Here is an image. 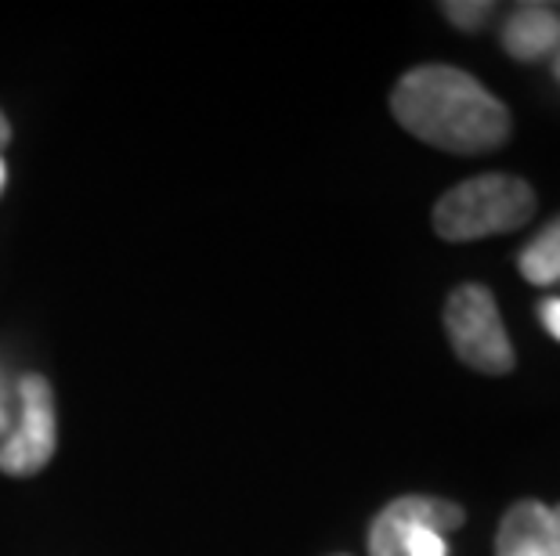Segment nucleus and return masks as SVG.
<instances>
[{"instance_id":"nucleus-1","label":"nucleus","mask_w":560,"mask_h":556,"mask_svg":"<svg viewBox=\"0 0 560 556\" xmlns=\"http://www.w3.org/2000/svg\"><path fill=\"white\" fill-rule=\"evenodd\" d=\"M390 116L412 138L452 156H481L510 141L514 116L478 76L456 66H416L390 91Z\"/></svg>"},{"instance_id":"nucleus-11","label":"nucleus","mask_w":560,"mask_h":556,"mask_svg":"<svg viewBox=\"0 0 560 556\" xmlns=\"http://www.w3.org/2000/svg\"><path fill=\"white\" fill-rule=\"evenodd\" d=\"M539 318H542L546 333L560 340V300H542V307H539Z\"/></svg>"},{"instance_id":"nucleus-5","label":"nucleus","mask_w":560,"mask_h":556,"mask_svg":"<svg viewBox=\"0 0 560 556\" xmlns=\"http://www.w3.org/2000/svg\"><path fill=\"white\" fill-rule=\"evenodd\" d=\"M467 510L438 495H401L387 502L369 524V556H405V542L416 528H434L438 535L463 528Z\"/></svg>"},{"instance_id":"nucleus-6","label":"nucleus","mask_w":560,"mask_h":556,"mask_svg":"<svg viewBox=\"0 0 560 556\" xmlns=\"http://www.w3.org/2000/svg\"><path fill=\"white\" fill-rule=\"evenodd\" d=\"M495 556H560V506L521 499L503 513Z\"/></svg>"},{"instance_id":"nucleus-3","label":"nucleus","mask_w":560,"mask_h":556,"mask_svg":"<svg viewBox=\"0 0 560 556\" xmlns=\"http://www.w3.org/2000/svg\"><path fill=\"white\" fill-rule=\"evenodd\" d=\"M445 333L456 358L474 372L506 376L514 372L517 351L510 343L492 289L481 282H463L445 300Z\"/></svg>"},{"instance_id":"nucleus-4","label":"nucleus","mask_w":560,"mask_h":556,"mask_svg":"<svg viewBox=\"0 0 560 556\" xmlns=\"http://www.w3.org/2000/svg\"><path fill=\"white\" fill-rule=\"evenodd\" d=\"M19 419L15 430L0 445V473L8 477H37L55 459L58 448V416H55V390L47 376L26 372L19 380Z\"/></svg>"},{"instance_id":"nucleus-7","label":"nucleus","mask_w":560,"mask_h":556,"mask_svg":"<svg viewBox=\"0 0 560 556\" xmlns=\"http://www.w3.org/2000/svg\"><path fill=\"white\" fill-rule=\"evenodd\" d=\"M557 40H560V19L542 4L517 8L503 29V47L517 58V62L542 58Z\"/></svg>"},{"instance_id":"nucleus-8","label":"nucleus","mask_w":560,"mask_h":556,"mask_svg":"<svg viewBox=\"0 0 560 556\" xmlns=\"http://www.w3.org/2000/svg\"><path fill=\"white\" fill-rule=\"evenodd\" d=\"M517 268L532 286H553V282H560V217L546 224V228L524 246L517 257Z\"/></svg>"},{"instance_id":"nucleus-12","label":"nucleus","mask_w":560,"mask_h":556,"mask_svg":"<svg viewBox=\"0 0 560 556\" xmlns=\"http://www.w3.org/2000/svg\"><path fill=\"white\" fill-rule=\"evenodd\" d=\"M8 141H11V123H8V116L0 113V152L8 149Z\"/></svg>"},{"instance_id":"nucleus-13","label":"nucleus","mask_w":560,"mask_h":556,"mask_svg":"<svg viewBox=\"0 0 560 556\" xmlns=\"http://www.w3.org/2000/svg\"><path fill=\"white\" fill-rule=\"evenodd\" d=\"M4 177H8L4 174V159H0V192H4Z\"/></svg>"},{"instance_id":"nucleus-10","label":"nucleus","mask_w":560,"mask_h":556,"mask_svg":"<svg viewBox=\"0 0 560 556\" xmlns=\"http://www.w3.org/2000/svg\"><path fill=\"white\" fill-rule=\"evenodd\" d=\"M441 11L448 15L452 26H459V29H478L481 22L488 19V11H492V4H441Z\"/></svg>"},{"instance_id":"nucleus-2","label":"nucleus","mask_w":560,"mask_h":556,"mask_svg":"<svg viewBox=\"0 0 560 556\" xmlns=\"http://www.w3.org/2000/svg\"><path fill=\"white\" fill-rule=\"evenodd\" d=\"M535 188L514 174H478L434 203V232L445 242H478L506 235L535 217Z\"/></svg>"},{"instance_id":"nucleus-9","label":"nucleus","mask_w":560,"mask_h":556,"mask_svg":"<svg viewBox=\"0 0 560 556\" xmlns=\"http://www.w3.org/2000/svg\"><path fill=\"white\" fill-rule=\"evenodd\" d=\"M405 556H448L445 535H438L434 528H416L405 542Z\"/></svg>"}]
</instances>
